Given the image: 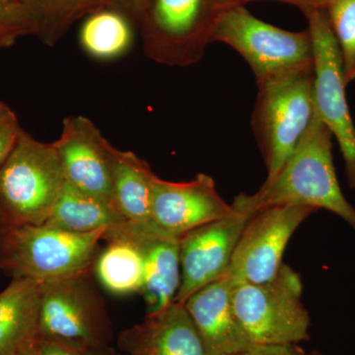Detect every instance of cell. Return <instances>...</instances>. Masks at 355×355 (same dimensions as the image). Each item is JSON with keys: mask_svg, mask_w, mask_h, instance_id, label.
<instances>
[{"mask_svg": "<svg viewBox=\"0 0 355 355\" xmlns=\"http://www.w3.org/2000/svg\"><path fill=\"white\" fill-rule=\"evenodd\" d=\"M92 272L42 282L38 340L80 349L108 347L111 322Z\"/></svg>", "mask_w": 355, "mask_h": 355, "instance_id": "7", "label": "cell"}, {"mask_svg": "<svg viewBox=\"0 0 355 355\" xmlns=\"http://www.w3.org/2000/svg\"><path fill=\"white\" fill-rule=\"evenodd\" d=\"M53 144L62 163L65 182L77 190L113 205V144L103 137L94 123L83 116H67L60 137Z\"/></svg>", "mask_w": 355, "mask_h": 355, "instance_id": "13", "label": "cell"}, {"mask_svg": "<svg viewBox=\"0 0 355 355\" xmlns=\"http://www.w3.org/2000/svg\"><path fill=\"white\" fill-rule=\"evenodd\" d=\"M64 184L53 142L39 141L23 130L0 166V227L44 224Z\"/></svg>", "mask_w": 355, "mask_h": 355, "instance_id": "2", "label": "cell"}, {"mask_svg": "<svg viewBox=\"0 0 355 355\" xmlns=\"http://www.w3.org/2000/svg\"><path fill=\"white\" fill-rule=\"evenodd\" d=\"M106 231L77 234L48 225L0 227V268L46 282L92 270Z\"/></svg>", "mask_w": 355, "mask_h": 355, "instance_id": "3", "label": "cell"}, {"mask_svg": "<svg viewBox=\"0 0 355 355\" xmlns=\"http://www.w3.org/2000/svg\"><path fill=\"white\" fill-rule=\"evenodd\" d=\"M316 1L319 8L326 9V7L328 6L331 1H334V0H316Z\"/></svg>", "mask_w": 355, "mask_h": 355, "instance_id": "30", "label": "cell"}, {"mask_svg": "<svg viewBox=\"0 0 355 355\" xmlns=\"http://www.w3.org/2000/svg\"><path fill=\"white\" fill-rule=\"evenodd\" d=\"M125 219L112 203L77 190L65 182L50 218L44 223L77 234L108 231Z\"/></svg>", "mask_w": 355, "mask_h": 355, "instance_id": "20", "label": "cell"}, {"mask_svg": "<svg viewBox=\"0 0 355 355\" xmlns=\"http://www.w3.org/2000/svg\"><path fill=\"white\" fill-rule=\"evenodd\" d=\"M231 207L227 216L180 238L181 282L176 302L184 304L191 294L225 275L245 226L259 211L246 193L237 196Z\"/></svg>", "mask_w": 355, "mask_h": 355, "instance_id": "10", "label": "cell"}, {"mask_svg": "<svg viewBox=\"0 0 355 355\" xmlns=\"http://www.w3.org/2000/svg\"><path fill=\"white\" fill-rule=\"evenodd\" d=\"M41 282L13 279L0 292V355H17L38 340Z\"/></svg>", "mask_w": 355, "mask_h": 355, "instance_id": "17", "label": "cell"}, {"mask_svg": "<svg viewBox=\"0 0 355 355\" xmlns=\"http://www.w3.org/2000/svg\"><path fill=\"white\" fill-rule=\"evenodd\" d=\"M225 11L220 0H146L139 21L146 57L168 67L198 64Z\"/></svg>", "mask_w": 355, "mask_h": 355, "instance_id": "5", "label": "cell"}, {"mask_svg": "<svg viewBox=\"0 0 355 355\" xmlns=\"http://www.w3.org/2000/svg\"><path fill=\"white\" fill-rule=\"evenodd\" d=\"M28 34H33V26L24 7L10 0H0V50Z\"/></svg>", "mask_w": 355, "mask_h": 355, "instance_id": "23", "label": "cell"}, {"mask_svg": "<svg viewBox=\"0 0 355 355\" xmlns=\"http://www.w3.org/2000/svg\"><path fill=\"white\" fill-rule=\"evenodd\" d=\"M228 44L242 55L257 85L303 67L314 65L312 40L308 29L291 32L254 17L245 6L222 14L212 43Z\"/></svg>", "mask_w": 355, "mask_h": 355, "instance_id": "8", "label": "cell"}, {"mask_svg": "<svg viewBox=\"0 0 355 355\" xmlns=\"http://www.w3.org/2000/svg\"><path fill=\"white\" fill-rule=\"evenodd\" d=\"M17 355H41L40 354L39 340H37V343H35L31 347H28L24 352Z\"/></svg>", "mask_w": 355, "mask_h": 355, "instance_id": "29", "label": "cell"}, {"mask_svg": "<svg viewBox=\"0 0 355 355\" xmlns=\"http://www.w3.org/2000/svg\"><path fill=\"white\" fill-rule=\"evenodd\" d=\"M120 345L127 355H209L186 307L176 301L123 331Z\"/></svg>", "mask_w": 355, "mask_h": 355, "instance_id": "16", "label": "cell"}, {"mask_svg": "<svg viewBox=\"0 0 355 355\" xmlns=\"http://www.w3.org/2000/svg\"><path fill=\"white\" fill-rule=\"evenodd\" d=\"M331 132L315 113L279 176L251 195L257 210L299 205L333 212L355 231V209L343 196L331 154Z\"/></svg>", "mask_w": 355, "mask_h": 355, "instance_id": "1", "label": "cell"}, {"mask_svg": "<svg viewBox=\"0 0 355 355\" xmlns=\"http://www.w3.org/2000/svg\"><path fill=\"white\" fill-rule=\"evenodd\" d=\"M112 200L127 221L151 222L154 174L150 166L132 151L111 147Z\"/></svg>", "mask_w": 355, "mask_h": 355, "instance_id": "19", "label": "cell"}, {"mask_svg": "<svg viewBox=\"0 0 355 355\" xmlns=\"http://www.w3.org/2000/svg\"><path fill=\"white\" fill-rule=\"evenodd\" d=\"M41 355H113L109 347L97 349H80L55 340H38Z\"/></svg>", "mask_w": 355, "mask_h": 355, "instance_id": "25", "label": "cell"}, {"mask_svg": "<svg viewBox=\"0 0 355 355\" xmlns=\"http://www.w3.org/2000/svg\"><path fill=\"white\" fill-rule=\"evenodd\" d=\"M146 3V0H114L113 8L119 9L128 17L135 18L139 22Z\"/></svg>", "mask_w": 355, "mask_h": 355, "instance_id": "28", "label": "cell"}, {"mask_svg": "<svg viewBox=\"0 0 355 355\" xmlns=\"http://www.w3.org/2000/svg\"><path fill=\"white\" fill-rule=\"evenodd\" d=\"M234 284L225 275L184 303L209 355H235L254 347L233 304Z\"/></svg>", "mask_w": 355, "mask_h": 355, "instance_id": "14", "label": "cell"}, {"mask_svg": "<svg viewBox=\"0 0 355 355\" xmlns=\"http://www.w3.org/2000/svg\"><path fill=\"white\" fill-rule=\"evenodd\" d=\"M22 132L16 114L0 101V166L13 150Z\"/></svg>", "mask_w": 355, "mask_h": 355, "instance_id": "24", "label": "cell"}, {"mask_svg": "<svg viewBox=\"0 0 355 355\" xmlns=\"http://www.w3.org/2000/svg\"><path fill=\"white\" fill-rule=\"evenodd\" d=\"M125 229L144 254L146 282L141 295L147 316L162 312L176 298L181 282L180 239L149 223L125 221Z\"/></svg>", "mask_w": 355, "mask_h": 355, "instance_id": "15", "label": "cell"}, {"mask_svg": "<svg viewBox=\"0 0 355 355\" xmlns=\"http://www.w3.org/2000/svg\"><path fill=\"white\" fill-rule=\"evenodd\" d=\"M130 17L113 7L89 14L79 33V43L88 55L99 60H112L125 55L132 46Z\"/></svg>", "mask_w": 355, "mask_h": 355, "instance_id": "21", "label": "cell"}, {"mask_svg": "<svg viewBox=\"0 0 355 355\" xmlns=\"http://www.w3.org/2000/svg\"><path fill=\"white\" fill-rule=\"evenodd\" d=\"M343 65L345 86L355 79V0H334L326 7Z\"/></svg>", "mask_w": 355, "mask_h": 355, "instance_id": "22", "label": "cell"}, {"mask_svg": "<svg viewBox=\"0 0 355 355\" xmlns=\"http://www.w3.org/2000/svg\"><path fill=\"white\" fill-rule=\"evenodd\" d=\"M300 275L282 266L272 279L233 289L238 319L256 345H297L309 340L310 317Z\"/></svg>", "mask_w": 355, "mask_h": 355, "instance_id": "6", "label": "cell"}, {"mask_svg": "<svg viewBox=\"0 0 355 355\" xmlns=\"http://www.w3.org/2000/svg\"><path fill=\"white\" fill-rule=\"evenodd\" d=\"M235 355H307L297 345H254Z\"/></svg>", "mask_w": 355, "mask_h": 355, "instance_id": "26", "label": "cell"}, {"mask_svg": "<svg viewBox=\"0 0 355 355\" xmlns=\"http://www.w3.org/2000/svg\"><path fill=\"white\" fill-rule=\"evenodd\" d=\"M314 53L315 113L338 140L350 188L355 190V127L345 98L342 53L326 9L304 12Z\"/></svg>", "mask_w": 355, "mask_h": 355, "instance_id": "9", "label": "cell"}, {"mask_svg": "<svg viewBox=\"0 0 355 355\" xmlns=\"http://www.w3.org/2000/svg\"><path fill=\"white\" fill-rule=\"evenodd\" d=\"M125 221L105 233L106 245L100 249L92 268L103 287L116 295L141 293L146 282L144 254L128 234Z\"/></svg>", "mask_w": 355, "mask_h": 355, "instance_id": "18", "label": "cell"}, {"mask_svg": "<svg viewBox=\"0 0 355 355\" xmlns=\"http://www.w3.org/2000/svg\"><path fill=\"white\" fill-rule=\"evenodd\" d=\"M222 6L227 10L229 8L236 6H245V4L254 0H220ZM275 1L284 2L298 7L303 13L310 9L319 8L316 0H275Z\"/></svg>", "mask_w": 355, "mask_h": 355, "instance_id": "27", "label": "cell"}, {"mask_svg": "<svg viewBox=\"0 0 355 355\" xmlns=\"http://www.w3.org/2000/svg\"><path fill=\"white\" fill-rule=\"evenodd\" d=\"M231 209L209 175L198 174L181 183L154 177L151 223L167 234L180 239L193 229L227 216Z\"/></svg>", "mask_w": 355, "mask_h": 355, "instance_id": "12", "label": "cell"}, {"mask_svg": "<svg viewBox=\"0 0 355 355\" xmlns=\"http://www.w3.org/2000/svg\"><path fill=\"white\" fill-rule=\"evenodd\" d=\"M10 1H12L16 4H19V6H22V0H10Z\"/></svg>", "mask_w": 355, "mask_h": 355, "instance_id": "31", "label": "cell"}, {"mask_svg": "<svg viewBox=\"0 0 355 355\" xmlns=\"http://www.w3.org/2000/svg\"><path fill=\"white\" fill-rule=\"evenodd\" d=\"M314 207L275 205L257 211L248 221L225 275L234 286L272 279L284 265L282 257L292 235Z\"/></svg>", "mask_w": 355, "mask_h": 355, "instance_id": "11", "label": "cell"}, {"mask_svg": "<svg viewBox=\"0 0 355 355\" xmlns=\"http://www.w3.org/2000/svg\"><path fill=\"white\" fill-rule=\"evenodd\" d=\"M314 65L258 85L252 128L268 169L263 186L279 176L315 114Z\"/></svg>", "mask_w": 355, "mask_h": 355, "instance_id": "4", "label": "cell"}]
</instances>
